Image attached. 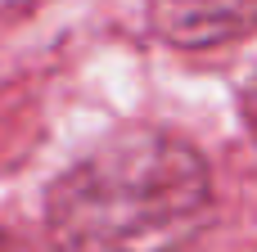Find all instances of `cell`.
Returning a JSON list of instances; mask_svg holds the SVG:
<instances>
[{"instance_id":"cell-1","label":"cell","mask_w":257,"mask_h":252,"mask_svg":"<svg viewBox=\"0 0 257 252\" xmlns=\"http://www.w3.org/2000/svg\"><path fill=\"white\" fill-rule=\"evenodd\" d=\"M208 216V162L194 144L158 126L108 135L45 198L54 252H181Z\"/></svg>"},{"instance_id":"cell-2","label":"cell","mask_w":257,"mask_h":252,"mask_svg":"<svg viewBox=\"0 0 257 252\" xmlns=\"http://www.w3.org/2000/svg\"><path fill=\"white\" fill-rule=\"evenodd\" d=\"M149 23L176 50H212L257 32V0H149Z\"/></svg>"},{"instance_id":"cell-3","label":"cell","mask_w":257,"mask_h":252,"mask_svg":"<svg viewBox=\"0 0 257 252\" xmlns=\"http://www.w3.org/2000/svg\"><path fill=\"white\" fill-rule=\"evenodd\" d=\"M244 117H248V131H253V140H257V77L244 90Z\"/></svg>"},{"instance_id":"cell-4","label":"cell","mask_w":257,"mask_h":252,"mask_svg":"<svg viewBox=\"0 0 257 252\" xmlns=\"http://www.w3.org/2000/svg\"><path fill=\"white\" fill-rule=\"evenodd\" d=\"M0 252H18V248H9V243H0Z\"/></svg>"}]
</instances>
